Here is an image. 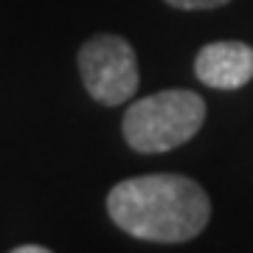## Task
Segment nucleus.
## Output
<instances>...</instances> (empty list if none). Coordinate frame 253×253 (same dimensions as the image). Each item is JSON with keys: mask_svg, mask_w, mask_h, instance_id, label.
I'll return each instance as SVG.
<instances>
[{"mask_svg": "<svg viewBox=\"0 0 253 253\" xmlns=\"http://www.w3.org/2000/svg\"><path fill=\"white\" fill-rule=\"evenodd\" d=\"M169 3L172 9H183V11H208V9H219L231 0H163Z\"/></svg>", "mask_w": 253, "mask_h": 253, "instance_id": "39448f33", "label": "nucleus"}, {"mask_svg": "<svg viewBox=\"0 0 253 253\" xmlns=\"http://www.w3.org/2000/svg\"><path fill=\"white\" fill-rule=\"evenodd\" d=\"M14 253H48L45 245H17Z\"/></svg>", "mask_w": 253, "mask_h": 253, "instance_id": "423d86ee", "label": "nucleus"}, {"mask_svg": "<svg viewBox=\"0 0 253 253\" xmlns=\"http://www.w3.org/2000/svg\"><path fill=\"white\" fill-rule=\"evenodd\" d=\"M197 79L214 90H236L253 79V48L236 40H219L200 48L194 59Z\"/></svg>", "mask_w": 253, "mask_h": 253, "instance_id": "20e7f679", "label": "nucleus"}, {"mask_svg": "<svg viewBox=\"0 0 253 253\" xmlns=\"http://www.w3.org/2000/svg\"><path fill=\"white\" fill-rule=\"evenodd\" d=\"M107 214L124 234L141 242L177 245L206 231L211 197L186 174H141L110 189Z\"/></svg>", "mask_w": 253, "mask_h": 253, "instance_id": "f257e3e1", "label": "nucleus"}, {"mask_svg": "<svg viewBox=\"0 0 253 253\" xmlns=\"http://www.w3.org/2000/svg\"><path fill=\"white\" fill-rule=\"evenodd\" d=\"M206 121V101L194 90H161L138 99L124 113V141L132 152H172L200 132Z\"/></svg>", "mask_w": 253, "mask_h": 253, "instance_id": "f03ea898", "label": "nucleus"}, {"mask_svg": "<svg viewBox=\"0 0 253 253\" xmlns=\"http://www.w3.org/2000/svg\"><path fill=\"white\" fill-rule=\"evenodd\" d=\"M82 84L104 107H118L138 90V56L118 34H96L79 48Z\"/></svg>", "mask_w": 253, "mask_h": 253, "instance_id": "7ed1b4c3", "label": "nucleus"}]
</instances>
